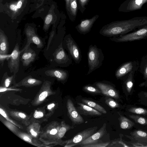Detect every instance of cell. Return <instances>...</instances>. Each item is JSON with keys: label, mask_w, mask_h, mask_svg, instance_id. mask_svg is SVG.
Returning a JSON list of instances; mask_svg holds the SVG:
<instances>
[{"label": "cell", "mask_w": 147, "mask_h": 147, "mask_svg": "<svg viewBox=\"0 0 147 147\" xmlns=\"http://www.w3.org/2000/svg\"><path fill=\"white\" fill-rule=\"evenodd\" d=\"M147 0H126L118 9L119 11L127 12L140 9Z\"/></svg>", "instance_id": "10"}, {"label": "cell", "mask_w": 147, "mask_h": 147, "mask_svg": "<svg viewBox=\"0 0 147 147\" xmlns=\"http://www.w3.org/2000/svg\"><path fill=\"white\" fill-rule=\"evenodd\" d=\"M20 60L24 66H27L33 61L36 58L35 52L29 46L22 53Z\"/></svg>", "instance_id": "16"}, {"label": "cell", "mask_w": 147, "mask_h": 147, "mask_svg": "<svg viewBox=\"0 0 147 147\" xmlns=\"http://www.w3.org/2000/svg\"><path fill=\"white\" fill-rule=\"evenodd\" d=\"M74 128V127L70 126L68 124H66L63 121L61 122V127H60L58 134V137L61 138L64 136L66 132L71 129Z\"/></svg>", "instance_id": "29"}, {"label": "cell", "mask_w": 147, "mask_h": 147, "mask_svg": "<svg viewBox=\"0 0 147 147\" xmlns=\"http://www.w3.org/2000/svg\"><path fill=\"white\" fill-rule=\"evenodd\" d=\"M147 38V24L137 30L117 37H111V40L116 42H124L140 40Z\"/></svg>", "instance_id": "3"}, {"label": "cell", "mask_w": 147, "mask_h": 147, "mask_svg": "<svg viewBox=\"0 0 147 147\" xmlns=\"http://www.w3.org/2000/svg\"><path fill=\"white\" fill-rule=\"evenodd\" d=\"M7 8L12 18L18 16L16 1H13L9 3L8 5Z\"/></svg>", "instance_id": "28"}, {"label": "cell", "mask_w": 147, "mask_h": 147, "mask_svg": "<svg viewBox=\"0 0 147 147\" xmlns=\"http://www.w3.org/2000/svg\"><path fill=\"white\" fill-rule=\"evenodd\" d=\"M16 76V74H14L12 75L9 76L7 72L4 73L2 80V82L4 87L7 88L13 82H15Z\"/></svg>", "instance_id": "24"}, {"label": "cell", "mask_w": 147, "mask_h": 147, "mask_svg": "<svg viewBox=\"0 0 147 147\" xmlns=\"http://www.w3.org/2000/svg\"><path fill=\"white\" fill-rule=\"evenodd\" d=\"M29 0H18L16 1V8L18 12V16L28 7Z\"/></svg>", "instance_id": "27"}, {"label": "cell", "mask_w": 147, "mask_h": 147, "mask_svg": "<svg viewBox=\"0 0 147 147\" xmlns=\"http://www.w3.org/2000/svg\"><path fill=\"white\" fill-rule=\"evenodd\" d=\"M110 142H98L88 144L81 145L83 147H106L109 145Z\"/></svg>", "instance_id": "34"}, {"label": "cell", "mask_w": 147, "mask_h": 147, "mask_svg": "<svg viewBox=\"0 0 147 147\" xmlns=\"http://www.w3.org/2000/svg\"><path fill=\"white\" fill-rule=\"evenodd\" d=\"M17 135L20 138L25 141L33 144L32 138L27 134L22 133H17Z\"/></svg>", "instance_id": "36"}, {"label": "cell", "mask_w": 147, "mask_h": 147, "mask_svg": "<svg viewBox=\"0 0 147 147\" xmlns=\"http://www.w3.org/2000/svg\"><path fill=\"white\" fill-rule=\"evenodd\" d=\"M12 115L14 117H15L18 118L20 119H25L26 118V115L22 112H14L12 113Z\"/></svg>", "instance_id": "39"}, {"label": "cell", "mask_w": 147, "mask_h": 147, "mask_svg": "<svg viewBox=\"0 0 147 147\" xmlns=\"http://www.w3.org/2000/svg\"><path fill=\"white\" fill-rule=\"evenodd\" d=\"M70 0H65L66 8L68 15H69V7Z\"/></svg>", "instance_id": "44"}, {"label": "cell", "mask_w": 147, "mask_h": 147, "mask_svg": "<svg viewBox=\"0 0 147 147\" xmlns=\"http://www.w3.org/2000/svg\"><path fill=\"white\" fill-rule=\"evenodd\" d=\"M137 70L136 69L133 70L122 79L123 80L124 86L128 92H131L133 87L134 74Z\"/></svg>", "instance_id": "18"}, {"label": "cell", "mask_w": 147, "mask_h": 147, "mask_svg": "<svg viewBox=\"0 0 147 147\" xmlns=\"http://www.w3.org/2000/svg\"><path fill=\"white\" fill-rule=\"evenodd\" d=\"M97 128V127L90 128L78 133L71 138L65 141V143L67 144L65 147H71L78 145L79 143L94 134Z\"/></svg>", "instance_id": "6"}, {"label": "cell", "mask_w": 147, "mask_h": 147, "mask_svg": "<svg viewBox=\"0 0 147 147\" xmlns=\"http://www.w3.org/2000/svg\"><path fill=\"white\" fill-rule=\"evenodd\" d=\"M83 89L84 90L88 93L94 94L102 93L99 89L91 85L85 86L83 87Z\"/></svg>", "instance_id": "32"}, {"label": "cell", "mask_w": 147, "mask_h": 147, "mask_svg": "<svg viewBox=\"0 0 147 147\" xmlns=\"http://www.w3.org/2000/svg\"><path fill=\"white\" fill-rule=\"evenodd\" d=\"M104 57L102 50L96 45L89 46L87 53L88 69L87 75L100 67L102 64Z\"/></svg>", "instance_id": "2"}, {"label": "cell", "mask_w": 147, "mask_h": 147, "mask_svg": "<svg viewBox=\"0 0 147 147\" xmlns=\"http://www.w3.org/2000/svg\"><path fill=\"white\" fill-rule=\"evenodd\" d=\"M128 111L136 114L147 115V109L144 108L132 107L129 109Z\"/></svg>", "instance_id": "31"}, {"label": "cell", "mask_w": 147, "mask_h": 147, "mask_svg": "<svg viewBox=\"0 0 147 147\" xmlns=\"http://www.w3.org/2000/svg\"><path fill=\"white\" fill-rule=\"evenodd\" d=\"M129 117L137 123L142 125H147V119L145 117L134 115H129Z\"/></svg>", "instance_id": "30"}, {"label": "cell", "mask_w": 147, "mask_h": 147, "mask_svg": "<svg viewBox=\"0 0 147 147\" xmlns=\"http://www.w3.org/2000/svg\"><path fill=\"white\" fill-rule=\"evenodd\" d=\"M147 24V16L112 22L103 26L99 33L104 36L117 37L135 31Z\"/></svg>", "instance_id": "1"}, {"label": "cell", "mask_w": 147, "mask_h": 147, "mask_svg": "<svg viewBox=\"0 0 147 147\" xmlns=\"http://www.w3.org/2000/svg\"><path fill=\"white\" fill-rule=\"evenodd\" d=\"M63 43L66 49L76 64L79 63L82 60V55L80 49L70 34L64 38Z\"/></svg>", "instance_id": "4"}, {"label": "cell", "mask_w": 147, "mask_h": 147, "mask_svg": "<svg viewBox=\"0 0 147 147\" xmlns=\"http://www.w3.org/2000/svg\"><path fill=\"white\" fill-rule=\"evenodd\" d=\"M54 60L57 63L64 67H67L72 63V57L65 51L61 42L53 54Z\"/></svg>", "instance_id": "5"}, {"label": "cell", "mask_w": 147, "mask_h": 147, "mask_svg": "<svg viewBox=\"0 0 147 147\" xmlns=\"http://www.w3.org/2000/svg\"><path fill=\"white\" fill-rule=\"evenodd\" d=\"M0 113L3 116L4 118H5L8 121L12 123L15 125L17 127H19V125L17 124L14 121L11 120L9 118L6 113L4 111V110L1 109L0 108Z\"/></svg>", "instance_id": "38"}, {"label": "cell", "mask_w": 147, "mask_h": 147, "mask_svg": "<svg viewBox=\"0 0 147 147\" xmlns=\"http://www.w3.org/2000/svg\"><path fill=\"white\" fill-rule=\"evenodd\" d=\"M140 67V72L142 74L144 79L147 80V53L142 58Z\"/></svg>", "instance_id": "25"}, {"label": "cell", "mask_w": 147, "mask_h": 147, "mask_svg": "<svg viewBox=\"0 0 147 147\" xmlns=\"http://www.w3.org/2000/svg\"><path fill=\"white\" fill-rule=\"evenodd\" d=\"M94 84L103 95L116 99H118L119 98L118 92L111 85L103 82H96Z\"/></svg>", "instance_id": "13"}, {"label": "cell", "mask_w": 147, "mask_h": 147, "mask_svg": "<svg viewBox=\"0 0 147 147\" xmlns=\"http://www.w3.org/2000/svg\"><path fill=\"white\" fill-rule=\"evenodd\" d=\"M67 107L68 116L74 124H80L84 122L83 119L69 99L67 100Z\"/></svg>", "instance_id": "11"}, {"label": "cell", "mask_w": 147, "mask_h": 147, "mask_svg": "<svg viewBox=\"0 0 147 147\" xmlns=\"http://www.w3.org/2000/svg\"><path fill=\"white\" fill-rule=\"evenodd\" d=\"M82 102L84 104L87 105L102 113L105 114L107 112L104 108L98 104L91 100L86 99H82Z\"/></svg>", "instance_id": "22"}, {"label": "cell", "mask_w": 147, "mask_h": 147, "mask_svg": "<svg viewBox=\"0 0 147 147\" xmlns=\"http://www.w3.org/2000/svg\"><path fill=\"white\" fill-rule=\"evenodd\" d=\"M106 104L111 108L114 109L119 107V104L115 100L111 98H107L105 99Z\"/></svg>", "instance_id": "35"}, {"label": "cell", "mask_w": 147, "mask_h": 147, "mask_svg": "<svg viewBox=\"0 0 147 147\" xmlns=\"http://www.w3.org/2000/svg\"><path fill=\"white\" fill-rule=\"evenodd\" d=\"M9 121H4V124L11 130L15 133L17 130V128L15 125Z\"/></svg>", "instance_id": "40"}, {"label": "cell", "mask_w": 147, "mask_h": 147, "mask_svg": "<svg viewBox=\"0 0 147 147\" xmlns=\"http://www.w3.org/2000/svg\"><path fill=\"white\" fill-rule=\"evenodd\" d=\"M131 136L133 137L147 139V133L140 130H135L130 133Z\"/></svg>", "instance_id": "33"}, {"label": "cell", "mask_w": 147, "mask_h": 147, "mask_svg": "<svg viewBox=\"0 0 147 147\" xmlns=\"http://www.w3.org/2000/svg\"><path fill=\"white\" fill-rule=\"evenodd\" d=\"M43 116V113L40 111H36L34 114V117L35 118H40L42 117Z\"/></svg>", "instance_id": "41"}, {"label": "cell", "mask_w": 147, "mask_h": 147, "mask_svg": "<svg viewBox=\"0 0 147 147\" xmlns=\"http://www.w3.org/2000/svg\"><path fill=\"white\" fill-rule=\"evenodd\" d=\"M119 119L120 127L123 129H129L134 125V122L122 115H120Z\"/></svg>", "instance_id": "23"}, {"label": "cell", "mask_w": 147, "mask_h": 147, "mask_svg": "<svg viewBox=\"0 0 147 147\" xmlns=\"http://www.w3.org/2000/svg\"><path fill=\"white\" fill-rule=\"evenodd\" d=\"M99 16L98 15H96L91 18L82 19L76 26L75 28L80 34H86L90 31L93 24Z\"/></svg>", "instance_id": "12"}, {"label": "cell", "mask_w": 147, "mask_h": 147, "mask_svg": "<svg viewBox=\"0 0 147 147\" xmlns=\"http://www.w3.org/2000/svg\"><path fill=\"white\" fill-rule=\"evenodd\" d=\"M59 129H53L50 131V134L51 135H55L57 133L58 131L59 130Z\"/></svg>", "instance_id": "47"}, {"label": "cell", "mask_w": 147, "mask_h": 147, "mask_svg": "<svg viewBox=\"0 0 147 147\" xmlns=\"http://www.w3.org/2000/svg\"><path fill=\"white\" fill-rule=\"evenodd\" d=\"M42 83V82L41 81L34 78L31 76H29L25 77L20 82L16 84L15 86H33L39 85Z\"/></svg>", "instance_id": "19"}, {"label": "cell", "mask_w": 147, "mask_h": 147, "mask_svg": "<svg viewBox=\"0 0 147 147\" xmlns=\"http://www.w3.org/2000/svg\"><path fill=\"white\" fill-rule=\"evenodd\" d=\"M90 0H78L79 4V9L82 13L86 9L85 6L87 5L89 1Z\"/></svg>", "instance_id": "37"}, {"label": "cell", "mask_w": 147, "mask_h": 147, "mask_svg": "<svg viewBox=\"0 0 147 147\" xmlns=\"http://www.w3.org/2000/svg\"><path fill=\"white\" fill-rule=\"evenodd\" d=\"M55 16L53 9H50L44 20L43 29L45 32L48 30L50 26L53 23L55 18Z\"/></svg>", "instance_id": "21"}, {"label": "cell", "mask_w": 147, "mask_h": 147, "mask_svg": "<svg viewBox=\"0 0 147 147\" xmlns=\"http://www.w3.org/2000/svg\"><path fill=\"white\" fill-rule=\"evenodd\" d=\"M78 4L77 0H71L69 4V15L70 17H73L75 19L78 12Z\"/></svg>", "instance_id": "26"}, {"label": "cell", "mask_w": 147, "mask_h": 147, "mask_svg": "<svg viewBox=\"0 0 147 147\" xmlns=\"http://www.w3.org/2000/svg\"><path fill=\"white\" fill-rule=\"evenodd\" d=\"M55 106L54 103H51L48 105L47 106V109H51L53 108Z\"/></svg>", "instance_id": "48"}, {"label": "cell", "mask_w": 147, "mask_h": 147, "mask_svg": "<svg viewBox=\"0 0 147 147\" xmlns=\"http://www.w3.org/2000/svg\"><path fill=\"white\" fill-rule=\"evenodd\" d=\"M25 33L27 38V42L24 47L20 51L21 53L30 46L31 43L36 45L37 47L39 48L43 47V44L42 40L36 34L33 28L28 26L25 29Z\"/></svg>", "instance_id": "9"}, {"label": "cell", "mask_w": 147, "mask_h": 147, "mask_svg": "<svg viewBox=\"0 0 147 147\" xmlns=\"http://www.w3.org/2000/svg\"><path fill=\"white\" fill-rule=\"evenodd\" d=\"M9 44L8 38L3 32L0 30V54H7L9 52Z\"/></svg>", "instance_id": "20"}, {"label": "cell", "mask_w": 147, "mask_h": 147, "mask_svg": "<svg viewBox=\"0 0 147 147\" xmlns=\"http://www.w3.org/2000/svg\"><path fill=\"white\" fill-rule=\"evenodd\" d=\"M11 54H0V61L1 63H3L4 61L6 59L7 60L8 58L10 56Z\"/></svg>", "instance_id": "42"}, {"label": "cell", "mask_w": 147, "mask_h": 147, "mask_svg": "<svg viewBox=\"0 0 147 147\" xmlns=\"http://www.w3.org/2000/svg\"><path fill=\"white\" fill-rule=\"evenodd\" d=\"M139 63L138 61H130L121 65L116 70L115 76L117 79H122L133 70L138 69Z\"/></svg>", "instance_id": "8"}, {"label": "cell", "mask_w": 147, "mask_h": 147, "mask_svg": "<svg viewBox=\"0 0 147 147\" xmlns=\"http://www.w3.org/2000/svg\"><path fill=\"white\" fill-rule=\"evenodd\" d=\"M21 53L19 50L18 43L15 45L10 56L8 58V67L11 73L16 74L19 70L20 55Z\"/></svg>", "instance_id": "7"}, {"label": "cell", "mask_w": 147, "mask_h": 147, "mask_svg": "<svg viewBox=\"0 0 147 147\" xmlns=\"http://www.w3.org/2000/svg\"><path fill=\"white\" fill-rule=\"evenodd\" d=\"M29 131L31 134L34 137H36L37 136V133L32 129H30Z\"/></svg>", "instance_id": "46"}, {"label": "cell", "mask_w": 147, "mask_h": 147, "mask_svg": "<svg viewBox=\"0 0 147 147\" xmlns=\"http://www.w3.org/2000/svg\"><path fill=\"white\" fill-rule=\"evenodd\" d=\"M45 74L48 76L55 78L61 82L66 81L69 76L68 71L59 69H49L45 71Z\"/></svg>", "instance_id": "14"}, {"label": "cell", "mask_w": 147, "mask_h": 147, "mask_svg": "<svg viewBox=\"0 0 147 147\" xmlns=\"http://www.w3.org/2000/svg\"><path fill=\"white\" fill-rule=\"evenodd\" d=\"M106 124L104 123L98 131L88 138L79 143L78 145H85L98 142L99 140L104 135L105 132Z\"/></svg>", "instance_id": "15"}, {"label": "cell", "mask_w": 147, "mask_h": 147, "mask_svg": "<svg viewBox=\"0 0 147 147\" xmlns=\"http://www.w3.org/2000/svg\"><path fill=\"white\" fill-rule=\"evenodd\" d=\"M79 107H77L79 113L86 115L100 116L102 115L101 112L84 104L78 102Z\"/></svg>", "instance_id": "17"}, {"label": "cell", "mask_w": 147, "mask_h": 147, "mask_svg": "<svg viewBox=\"0 0 147 147\" xmlns=\"http://www.w3.org/2000/svg\"><path fill=\"white\" fill-rule=\"evenodd\" d=\"M44 0H32L33 2L36 4H38V6H39L41 5L42 3L44 1Z\"/></svg>", "instance_id": "45"}, {"label": "cell", "mask_w": 147, "mask_h": 147, "mask_svg": "<svg viewBox=\"0 0 147 147\" xmlns=\"http://www.w3.org/2000/svg\"><path fill=\"white\" fill-rule=\"evenodd\" d=\"M142 86L144 85H147V80L145 81V82L142 83L141 84Z\"/></svg>", "instance_id": "49"}, {"label": "cell", "mask_w": 147, "mask_h": 147, "mask_svg": "<svg viewBox=\"0 0 147 147\" xmlns=\"http://www.w3.org/2000/svg\"><path fill=\"white\" fill-rule=\"evenodd\" d=\"M144 95L147 98V92L145 93Z\"/></svg>", "instance_id": "50"}, {"label": "cell", "mask_w": 147, "mask_h": 147, "mask_svg": "<svg viewBox=\"0 0 147 147\" xmlns=\"http://www.w3.org/2000/svg\"><path fill=\"white\" fill-rule=\"evenodd\" d=\"M55 33V32L54 30L52 31L51 33H50V36L49 37V38L48 40V42L47 45V50H48V49L49 48V46L50 44V42H51V41L52 40V38H53V37Z\"/></svg>", "instance_id": "43"}, {"label": "cell", "mask_w": 147, "mask_h": 147, "mask_svg": "<svg viewBox=\"0 0 147 147\" xmlns=\"http://www.w3.org/2000/svg\"><path fill=\"white\" fill-rule=\"evenodd\" d=\"M3 0H0V3L1 4V3L2 2Z\"/></svg>", "instance_id": "51"}]
</instances>
